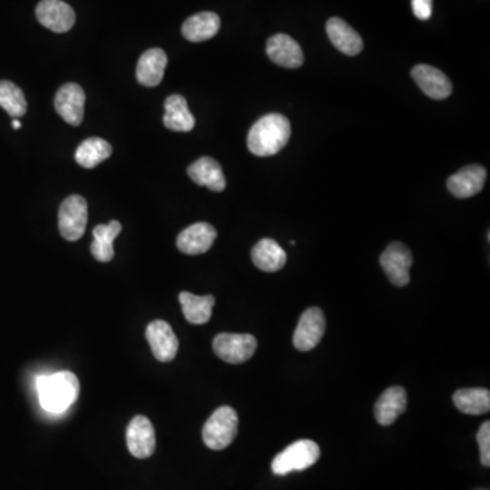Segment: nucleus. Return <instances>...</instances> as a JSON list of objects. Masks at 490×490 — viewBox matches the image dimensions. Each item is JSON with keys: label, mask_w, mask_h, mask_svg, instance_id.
Listing matches in <instances>:
<instances>
[{"label": "nucleus", "mask_w": 490, "mask_h": 490, "mask_svg": "<svg viewBox=\"0 0 490 490\" xmlns=\"http://www.w3.org/2000/svg\"><path fill=\"white\" fill-rule=\"evenodd\" d=\"M325 30H327L328 38H330L331 43L342 54L347 55V56H355V55L363 51V38L344 19H328Z\"/></svg>", "instance_id": "obj_18"}, {"label": "nucleus", "mask_w": 490, "mask_h": 490, "mask_svg": "<svg viewBox=\"0 0 490 490\" xmlns=\"http://www.w3.org/2000/svg\"><path fill=\"white\" fill-rule=\"evenodd\" d=\"M168 57L160 48L149 49L139 57L136 65V79L142 86L155 87L163 82Z\"/></svg>", "instance_id": "obj_17"}, {"label": "nucleus", "mask_w": 490, "mask_h": 490, "mask_svg": "<svg viewBox=\"0 0 490 490\" xmlns=\"http://www.w3.org/2000/svg\"><path fill=\"white\" fill-rule=\"evenodd\" d=\"M14 130H19L22 127V123L18 119H13Z\"/></svg>", "instance_id": "obj_31"}, {"label": "nucleus", "mask_w": 490, "mask_h": 490, "mask_svg": "<svg viewBox=\"0 0 490 490\" xmlns=\"http://www.w3.org/2000/svg\"><path fill=\"white\" fill-rule=\"evenodd\" d=\"M183 314L191 325H206L212 319L213 306L215 298L213 295H195L190 292H182L179 295Z\"/></svg>", "instance_id": "obj_24"}, {"label": "nucleus", "mask_w": 490, "mask_h": 490, "mask_svg": "<svg viewBox=\"0 0 490 490\" xmlns=\"http://www.w3.org/2000/svg\"><path fill=\"white\" fill-rule=\"evenodd\" d=\"M454 404L465 415H485L490 410V393L485 388H465L454 395Z\"/></svg>", "instance_id": "obj_27"}, {"label": "nucleus", "mask_w": 490, "mask_h": 490, "mask_svg": "<svg viewBox=\"0 0 490 490\" xmlns=\"http://www.w3.org/2000/svg\"><path fill=\"white\" fill-rule=\"evenodd\" d=\"M257 342L249 334H218L213 341L215 355L229 364H243L256 352Z\"/></svg>", "instance_id": "obj_6"}, {"label": "nucleus", "mask_w": 490, "mask_h": 490, "mask_svg": "<svg viewBox=\"0 0 490 490\" xmlns=\"http://www.w3.org/2000/svg\"><path fill=\"white\" fill-rule=\"evenodd\" d=\"M292 135L290 122L279 114H268L260 117L249 130V152L257 157H270L281 152Z\"/></svg>", "instance_id": "obj_1"}, {"label": "nucleus", "mask_w": 490, "mask_h": 490, "mask_svg": "<svg viewBox=\"0 0 490 490\" xmlns=\"http://www.w3.org/2000/svg\"><path fill=\"white\" fill-rule=\"evenodd\" d=\"M413 13L421 21L432 16V8H434V0H412Z\"/></svg>", "instance_id": "obj_30"}, {"label": "nucleus", "mask_w": 490, "mask_h": 490, "mask_svg": "<svg viewBox=\"0 0 490 490\" xmlns=\"http://www.w3.org/2000/svg\"><path fill=\"white\" fill-rule=\"evenodd\" d=\"M146 338L153 355L161 363H171L179 350V339L165 320H155L146 328Z\"/></svg>", "instance_id": "obj_10"}, {"label": "nucleus", "mask_w": 490, "mask_h": 490, "mask_svg": "<svg viewBox=\"0 0 490 490\" xmlns=\"http://www.w3.org/2000/svg\"><path fill=\"white\" fill-rule=\"evenodd\" d=\"M87 204L79 195H71L63 201L59 210V231L63 239L76 242L86 231Z\"/></svg>", "instance_id": "obj_5"}, {"label": "nucleus", "mask_w": 490, "mask_h": 490, "mask_svg": "<svg viewBox=\"0 0 490 490\" xmlns=\"http://www.w3.org/2000/svg\"><path fill=\"white\" fill-rule=\"evenodd\" d=\"M412 76L420 89L434 100H445L453 93V84L439 68L418 65L413 68Z\"/></svg>", "instance_id": "obj_13"}, {"label": "nucleus", "mask_w": 490, "mask_h": 490, "mask_svg": "<svg viewBox=\"0 0 490 490\" xmlns=\"http://www.w3.org/2000/svg\"><path fill=\"white\" fill-rule=\"evenodd\" d=\"M478 445L481 451V464L485 467L490 466V423L486 421L478 431Z\"/></svg>", "instance_id": "obj_29"}, {"label": "nucleus", "mask_w": 490, "mask_h": 490, "mask_svg": "<svg viewBox=\"0 0 490 490\" xmlns=\"http://www.w3.org/2000/svg\"><path fill=\"white\" fill-rule=\"evenodd\" d=\"M406 407L407 395L405 388H388L375 405V418L380 425H391L406 410Z\"/></svg>", "instance_id": "obj_20"}, {"label": "nucleus", "mask_w": 490, "mask_h": 490, "mask_svg": "<svg viewBox=\"0 0 490 490\" xmlns=\"http://www.w3.org/2000/svg\"><path fill=\"white\" fill-rule=\"evenodd\" d=\"M486 169L481 165L465 166L448 179L447 187L459 199L472 198L483 191L485 185Z\"/></svg>", "instance_id": "obj_16"}, {"label": "nucleus", "mask_w": 490, "mask_h": 490, "mask_svg": "<svg viewBox=\"0 0 490 490\" xmlns=\"http://www.w3.org/2000/svg\"><path fill=\"white\" fill-rule=\"evenodd\" d=\"M0 108L5 109L13 119H19L26 114V98L13 82L0 81Z\"/></svg>", "instance_id": "obj_28"}, {"label": "nucleus", "mask_w": 490, "mask_h": 490, "mask_svg": "<svg viewBox=\"0 0 490 490\" xmlns=\"http://www.w3.org/2000/svg\"><path fill=\"white\" fill-rule=\"evenodd\" d=\"M265 52L268 57L281 67L298 68L304 63L303 49L298 45L297 41L282 33L268 38Z\"/></svg>", "instance_id": "obj_14"}, {"label": "nucleus", "mask_w": 490, "mask_h": 490, "mask_svg": "<svg viewBox=\"0 0 490 490\" xmlns=\"http://www.w3.org/2000/svg\"><path fill=\"white\" fill-rule=\"evenodd\" d=\"M188 176L194 183L215 193H223L226 180L220 164L212 157H202L188 168Z\"/></svg>", "instance_id": "obj_19"}, {"label": "nucleus", "mask_w": 490, "mask_h": 490, "mask_svg": "<svg viewBox=\"0 0 490 490\" xmlns=\"http://www.w3.org/2000/svg\"><path fill=\"white\" fill-rule=\"evenodd\" d=\"M286 252L273 239H262L252 248V262L265 273H275L286 265Z\"/></svg>", "instance_id": "obj_23"}, {"label": "nucleus", "mask_w": 490, "mask_h": 490, "mask_svg": "<svg viewBox=\"0 0 490 490\" xmlns=\"http://www.w3.org/2000/svg\"><path fill=\"white\" fill-rule=\"evenodd\" d=\"M112 146L103 138H89L79 145L75 161L82 168L93 169L111 157Z\"/></svg>", "instance_id": "obj_26"}, {"label": "nucleus", "mask_w": 490, "mask_h": 490, "mask_svg": "<svg viewBox=\"0 0 490 490\" xmlns=\"http://www.w3.org/2000/svg\"><path fill=\"white\" fill-rule=\"evenodd\" d=\"M237 429H239V417L236 410L231 406H223L210 415L205 424L202 437L210 450H225L236 439Z\"/></svg>", "instance_id": "obj_3"}, {"label": "nucleus", "mask_w": 490, "mask_h": 490, "mask_svg": "<svg viewBox=\"0 0 490 490\" xmlns=\"http://www.w3.org/2000/svg\"><path fill=\"white\" fill-rule=\"evenodd\" d=\"M320 458V448L312 440H298L274 458L271 469L274 475H286L292 472H303L314 466Z\"/></svg>", "instance_id": "obj_4"}, {"label": "nucleus", "mask_w": 490, "mask_h": 490, "mask_svg": "<svg viewBox=\"0 0 490 490\" xmlns=\"http://www.w3.org/2000/svg\"><path fill=\"white\" fill-rule=\"evenodd\" d=\"M380 265L391 284L398 287H404L409 284L413 255L406 245L402 243H391L380 256Z\"/></svg>", "instance_id": "obj_7"}, {"label": "nucleus", "mask_w": 490, "mask_h": 490, "mask_svg": "<svg viewBox=\"0 0 490 490\" xmlns=\"http://www.w3.org/2000/svg\"><path fill=\"white\" fill-rule=\"evenodd\" d=\"M217 239L215 226L207 223L194 224L177 236L176 245L183 254L201 255L209 251Z\"/></svg>", "instance_id": "obj_15"}, {"label": "nucleus", "mask_w": 490, "mask_h": 490, "mask_svg": "<svg viewBox=\"0 0 490 490\" xmlns=\"http://www.w3.org/2000/svg\"><path fill=\"white\" fill-rule=\"evenodd\" d=\"M128 451L138 459H146L155 451V432L152 421L145 415H136L128 424L125 432Z\"/></svg>", "instance_id": "obj_9"}, {"label": "nucleus", "mask_w": 490, "mask_h": 490, "mask_svg": "<svg viewBox=\"0 0 490 490\" xmlns=\"http://www.w3.org/2000/svg\"><path fill=\"white\" fill-rule=\"evenodd\" d=\"M38 22L55 33L68 32L75 24L73 7L62 0H41L35 8Z\"/></svg>", "instance_id": "obj_12"}, {"label": "nucleus", "mask_w": 490, "mask_h": 490, "mask_svg": "<svg viewBox=\"0 0 490 490\" xmlns=\"http://www.w3.org/2000/svg\"><path fill=\"white\" fill-rule=\"evenodd\" d=\"M41 406L49 413H63L75 404L79 396L78 377L71 372L63 371L35 379Z\"/></svg>", "instance_id": "obj_2"}, {"label": "nucleus", "mask_w": 490, "mask_h": 490, "mask_svg": "<svg viewBox=\"0 0 490 490\" xmlns=\"http://www.w3.org/2000/svg\"><path fill=\"white\" fill-rule=\"evenodd\" d=\"M164 125L168 130L177 133H190L195 127V117L188 109L187 101L183 95H172L166 98Z\"/></svg>", "instance_id": "obj_21"}, {"label": "nucleus", "mask_w": 490, "mask_h": 490, "mask_svg": "<svg viewBox=\"0 0 490 490\" xmlns=\"http://www.w3.org/2000/svg\"><path fill=\"white\" fill-rule=\"evenodd\" d=\"M221 27L220 16L215 13L205 11V13L195 14L190 16L183 24V35L191 43H202L210 40L217 35Z\"/></svg>", "instance_id": "obj_22"}, {"label": "nucleus", "mask_w": 490, "mask_h": 490, "mask_svg": "<svg viewBox=\"0 0 490 490\" xmlns=\"http://www.w3.org/2000/svg\"><path fill=\"white\" fill-rule=\"evenodd\" d=\"M85 101L86 95L79 85L65 84L57 90L55 109L65 123L76 127L84 120Z\"/></svg>", "instance_id": "obj_11"}, {"label": "nucleus", "mask_w": 490, "mask_h": 490, "mask_svg": "<svg viewBox=\"0 0 490 490\" xmlns=\"http://www.w3.org/2000/svg\"><path fill=\"white\" fill-rule=\"evenodd\" d=\"M122 232V224L119 221H111L106 225H97L93 231L95 242L90 245V252L98 262L108 263L114 259V242Z\"/></svg>", "instance_id": "obj_25"}, {"label": "nucleus", "mask_w": 490, "mask_h": 490, "mask_svg": "<svg viewBox=\"0 0 490 490\" xmlns=\"http://www.w3.org/2000/svg\"><path fill=\"white\" fill-rule=\"evenodd\" d=\"M325 331V319L322 309L316 306L306 309L295 328L293 345L300 352H309L320 344Z\"/></svg>", "instance_id": "obj_8"}]
</instances>
